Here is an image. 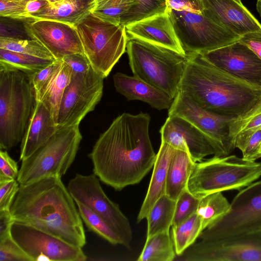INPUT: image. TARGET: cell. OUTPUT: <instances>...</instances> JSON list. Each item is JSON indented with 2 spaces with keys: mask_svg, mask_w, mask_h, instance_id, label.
Masks as SVG:
<instances>
[{
  "mask_svg": "<svg viewBox=\"0 0 261 261\" xmlns=\"http://www.w3.org/2000/svg\"><path fill=\"white\" fill-rule=\"evenodd\" d=\"M147 113H124L101 134L88 156L93 173L114 189L140 182L153 167L156 155Z\"/></svg>",
  "mask_w": 261,
  "mask_h": 261,
  "instance_id": "cell-1",
  "label": "cell"
},
{
  "mask_svg": "<svg viewBox=\"0 0 261 261\" xmlns=\"http://www.w3.org/2000/svg\"><path fill=\"white\" fill-rule=\"evenodd\" d=\"M75 203L61 177L55 175L19 185L10 211L14 221L31 225L82 248L86 238Z\"/></svg>",
  "mask_w": 261,
  "mask_h": 261,
  "instance_id": "cell-2",
  "label": "cell"
},
{
  "mask_svg": "<svg viewBox=\"0 0 261 261\" xmlns=\"http://www.w3.org/2000/svg\"><path fill=\"white\" fill-rule=\"evenodd\" d=\"M179 91L211 112L236 118L261 100V88L228 74L199 53L187 54Z\"/></svg>",
  "mask_w": 261,
  "mask_h": 261,
  "instance_id": "cell-3",
  "label": "cell"
},
{
  "mask_svg": "<svg viewBox=\"0 0 261 261\" xmlns=\"http://www.w3.org/2000/svg\"><path fill=\"white\" fill-rule=\"evenodd\" d=\"M30 75L0 62V148L11 150L23 138L36 104Z\"/></svg>",
  "mask_w": 261,
  "mask_h": 261,
  "instance_id": "cell-4",
  "label": "cell"
},
{
  "mask_svg": "<svg viewBox=\"0 0 261 261\" xmlns=\"http://www.w3.org/2000/svg\"><path fill=\"white\" fill-rule=\"evenodd\" d=\"M126 51L134 76L172 99L175 97L186 67L187 54L137 39L127 40Z\"/></svg>",
  "mask_w": 261,
  "mask_h": 261,
  "instance_id": "cell-5",
  "label": "cell"
},
{
  "mask_svg": "<svg viewBox=\"0 0 261 261\" xmlns=\"http://www.w3.org/2000/svg\"><path fill=\"white\" fill-rule=\"evenodd\" d=\"M261 176V163L247 161L236 155L213 158L195 164L187 190L201 198L213 193L240 190Z\"/></svg>",
  "mask_w": 261,
  "mask_h": 261,
  "instance_id": "cell-6",
  "label": "cell"
},
{
  "mask_svg": "<svg viewBox=\"0 0 261 261\" xmlns=\"http://www.w3.org/2000/svg\"><path fill=\"white\" fill-rule=\"evenodd\" d=\"M82 139L79 125L59 128L44 144L21 161L17 177L19 185L51 176L62 177L73 163Z\"/></svg>",
  "mask_w": 261,
  "mask_h": 261,
  "instance_id": "cell-7",
  "label": "cell"
},
{
  "mask_svg": "<svg viewBox=\"0 0 261 261\" xmlns=\"http://www.w3.org/2000/svg\"><path fill=\"white\" fill-rule=\"evenodd\" d=\"M75 28L91 67L106 78L126 49L125 25L90 13Z\"/></svg>",
  "mask_w": 261,
  "mask_h": 261,
  "instance_id": "cell-8",
  "label": "cell"
},
{
  "mask_svg": "<svg viewBox=\"0 0 261 261\" xmlns=\"http://www.w3.org/2000/svg\"><path fill=\"white\" fill-rule=\"evenodd\" d=\"M169 8L175 31L186 54H202L239 41V36L203 13Z\"/></svg>",
  "mask_w": 261,
  "mask_h": 261,
  "instance_id": "cell-9",
  "label": "cell"
},
{
  "mask_svg": "<svg viewBox=\"0 0 261 261\" xmlns=\"http://www.w3.org/2000/svg\"><path fill=\"white\" fill-rule=\"evenodd\" d=\"M261 229V180L242 189L230 203L228 212L203 230L200 240H217Z\"/></svg>",
  "mask_w": 261,
  "mask_h": 261,
  "instance_id": "cell-10",
  "label": "cell"
},
{
  "mask_svg": "<svg viewBox=\"0 0 261 261\" xmlns=\"http://www.w3.org/2000/svg\"><path fill=\"white\" fill-rule=\"evenodd\" d=\"M67 188L75 201L85 204L102 218L119 236L122 245L129 247L133 238L129 221L106 194L96 175L76 173Z\"/></svg>",
  "mask_w": 261,
  "mask_h": 261,
  "instance_id": "cell-11",
  "label": "cell"
},
{
  "mask_svg": "<svg viewBox=\"0 0 261 261\" xmlns=\"http://www.w3.org/2000/svg\"><path fill=\"white\" fill-rule=\"evenodd\" d=\"M186 261H261V229L194 243L179 256Z\"/></svg>",
  "mask_w": 261,
  "mask_h": 261,
  "instance_id": "cell-12",
  "label": "cell"
},
{
  "mask_svg": "<svg viewBox=\"0 0 261 261\" xmlns=\"http://www.w3.org/2000/svg\"><path fill=\"white\" fill-rule=\"evenodd\" d=\"M103 79L92 67L86 73H72L64 91L57 119L58 128L79 125L93 111L103 94Z\"/></svg>",
  "mask_w": 261,
  "mask_h": 261,
  "instance_id": "cell-13",
  "label": "cell"
},
{
  "mask_svg": "<svg viewBox=\"0 0 261 261\" xmlns=\"http://www.w3.org/2000/svg\"><path fill=\"white\" fill-rule=\"evenodd\" d=\"M12 239L33 261H85L82 248L31 225L14 221L10 228Z\"/></svg>",
  "mask_w": 261,
  "mask_h": 261,
  "instance_id": "cell-14",
  "label": "cell"
},
{
  "mask_svg": "<svg viewBox=\"0 0 261 261\" xmlns=\"http://www.w3.org/2000/svg\"><path fill=\"white\" fill-rule=\"evenodd\" d=\"M171 116L184 118L210 138L218 156L229 155L235 148L229 136V124L233 118L207 111L181 92L178 91L168 109V116Z\"/></svg>",
  "mask_w": 261,
  "mask_h": 261,
  "instance_id": "cell-15",
  "label": "cell"
},
{
  "mask_svg": "<svg viewBox=\"0 0 261 261\" xmlns=\"http://www.w3.org/2000/svg\"><path fill=\"white\" fill-rule=\"evenodd\" d=\"M201 54L231 76L261 88V60L240 41Z\"/></svg>",
  "mask_w": 261,
  "mask_h": 261,
  "instance_id": "cell-16",
  "label": "cell"
},
{
  "mask_svg": "<svg viewBox=\"0 0 261 261\" xmlns=\"http://www.w3.org/2000/svg\"><path fill=\"white\" fill-rule=\"evenodd\" d=\"M160 133L161 141L176 149L187 151L196 163L210 155L218 156V149L213 140L184 118L168 116Z\"/></svg>",
  "mask_w": 261,
  "mask_h": 261,
  "instance_id": "cell-17",
  "label": "cell"
},
{
  "mask_svg": "<svg viewBox=\"0 0 261 261\" xmlns=\"http://www.w3.org/2000/svg\"><path fill=\"white\" fill-rule=\"evenodd\" d=\"M23 26L28 36L40 42L57 60L70 54H84L74 27L49 20H26Z\"/></svg>",
  "mask_w": 261,
  "mask_h": 261,
  "instance_id": "cell-18",
  "label": "cell"
},
{
  "mask_svg": "<svg viewBox=\"0 0 261 261\" xmlns=\"http://www.w3.org/2000/svg\"><path fill=\"white\" fill-rule=\"evenodd\" d=\"M125 28L127 40L137 39L187 55L176 35L167 5L159 12L128 24Z\"/></svg>",
  "mask_w": 261,
  "mask_h": 261,
  "instance_id": "cell-19",
  "label": "cell"
},
{
  "mask_svg": "<svg viewBox=\"0 0 261 261\" xmlns=\"http://www.w3.org/2000/svg\"><path fill=\"white\" fill-rule=\"evenodd\" d=\"M202 13L240 37L260 31L261 24L236 0H201Z\"/></svg>",
  "mask_w": 261,
  "mask_h": 261,
  "instance_id": "cell-20",
  "label": "cell"
},
{
  "mask_svg": "<svg viewBox=\"0 0 261 261\" xmlns=\"http://www.w3.org/2000/svg\"><path fill=\"white\" fill-rule=\"evenodd\" d=\"M59 129L49 111L41 101L36 102L21 142L19 159L22 161L44 144Z\"/></svg>",
  "mask_w": 261,
  "mask_h": 261,
  "instance_id": "cell-21",
  "label": "cell"
},
{
  "mask_svg": "<svg viewBox=\"0 0 261 261\" xmlns=\"http://www.w3.org/2000/svg\"><path fill=\"white\" fill-rule=\"evenodd\" d=\"M116 91L128 100H139L159 110L169 109L174 99L135 76L117 72L113 75Z\"/></svg>",
  "mask_w": 261,
  "mask_h": 261,
  "instance_id": "cell-22",
  "label": "cell"
},
{
  "mask_svg": "<svg viewBox=\"0 0 261 261\" xmlns=\"http://www.w3.org/2000/svg\"><path fill=\"white\" fill-rule=\"evenodd\" d=\"M94 0H61L48 3L41 11L28 20H49L75 27L91 13Z\"/></svg>",
  "mask_w": 261,
  "mask_h": 261,
  "instance_id": "cell-23",
  "label": "cell"
},
{
  "mask_svg": "<svg viewBox=\"0 0 261 261\" xmlns=\"http://www.w3.org/2000/svg\"><path fill=\"white\" fill-rule=\"evenodd\" d=\"M174 149L175 148L168 143L161 141L147 194L137 216L138 223L146 218L156 201L166 194L167 170Z\"/></svg>",
  "mask_w": 261,
  "mask_h": 261,
  "instance_id": "cell-24",
  "label": "cell"
},
{
  "mask_svg": "<svg viewBox=\"0 0 261 261\" xmlns=\"http://www.w3.org/2000/svg\"><path fill=\"white\" fill-rule=\"evenodd\" d=\"M195 164L187 151L175 148L167 170L166 195L168 197L176 201L187 188Z\"/></svg>",
  "mask_w": 261,
  "mask_h": 261,
  "instance_id": "cell-25",
  "label": "cell"
},
{
  "mask_svg": "<svg viewBox=\"0 0 261 261\" xmlns=\"http://www.w3.org/2000/svg\"><path fill=\"white\" fill-rule=\"evenodd\" d=\"M260 128L261 100L246 113L231 119L229 136L234 147L241 151L251 135Z\"/></svg>",
  "mask_w": 261,
  "mask_h": 261,
  "instance_id": "cell-26",
  "label": "cell"
},
{
  "mask_svg": "<svg viewBox=\"0 0 261 261\" xmlns=\"http://www.w3.org/2000/svg\"><path fill=\"white\" fill-rule=\"evenodd\" d=\"M176 202L166 194L156 201L146 218L147 221L146 238L169 231L172 224Z\"/></svg>",
  "mask_w": 261,
  "mask_h": 261,
  "instance_id": "cell-27",
  "label": "cell"
},
{
  "mask_svg": "<svg viewBox=\"0 0 261 261\" xmlns=\"http://www.w3.org/2000/svg\"><path fill=\"white\" fill-rule=\"evenodd\" d=\"M71 74V68L62 61L60 70L45 91L41 100L50 113L56 124L62 99L65 89L70 82Z\"/></svg>",
  "mask_w": 261,
  "mask_h": 261,
  "instance_id": "cell-28",
  "label": "cell"
},
{
  "mask_svg": "<svg viewBox=\"0 0 261 261\" xmlns=\"http://www.w3.org/2000/svg\"><path fill=\"white\" fill-rule=\"evenodd\" d=\"M175 251L169 231L157 233L146 240L138 261H172Z\"/></svg>",
  "mask_w": 261,
  "mask_h": 261,
  "instance_id": "cell-29",
  "label": "cell"
},
{
  "mask_svg": "<svg viewBox=\"0 0 261 261\" xmlns=\"http://www.w3.org/2000/svg\"><path fill=\"white\" fill-rule=\"evenodd\" d=\"M203 231L201 219L197 212L179 224L171 226V238L175 253L181 255L192 245Z\"/></svg>",
  "mask_w": 261,
  "mask_h": 261,
  "instance_id": "cell-30",
  "label": "cell"
},
{
  "mask_svg": "<svg viewBox=\"0 0 261 261\" xmlns=\"http://www.w3.org/2000/svg\"><path fill=\"white\" fill-rule=\"evenodd\" d=\"M230 206V203L220 192L209 194L200 198L197 213L201 219L202 230L226 215Z\"/></svg>",
  "mask_w": 261,
  "mask_h": 261,
  "instance_id": "cell-31",
  "label": "cell"
},
{
  "mask_svg": "<svg viewBox=\"0 0 261 261\" xmlns=\"http://www.w3.org/2000/svg\"><path fill=\"white\" fill-rule=\"evenodd\" d=\"M55 61L0 48V62L30 75L47 67Z\"/></svg>",
  "mask_w": 261,
  "mask_h": 261,
  "instance_id": "cell-32",
  "label": "cell"
},
{
  "mask_svg": "<svg viewBox=\"0 0 261 261\" xmlns=\"http://www.w3.org/2000/svg\"><path fill=\"white\" fill-rule=\"evenodd\" d=\"M75 202L80 216L89 230L94 232L112 245H122V241L119 236L102 218L82 203Z\"/></svg>",
  "mask_w": 261,
  "mask_h": 261,
  "instance_id": "cell-33",
  "label": "cell"
},
{
  "mask_svg": "<svg viewBox=\"0 0 261 261\" xmlns=\"http://www.w3.org/2000/svg\"><path fill=\"white\" fill-rule=\"evenodd\" d=\"M137 3V0H94L91 13L105 20L121 24L123 16Z\"/></svg>",
  "mask_w": 261,
  "mask_h": 261,
  "instance_id": "cell-34",
  "label": "cell"
},
{
  "mask_svg": "<svg viewBox=\"0 0 261 261\" xmlns=\"http://www.w3.org/2000/svg\"><path fill=\"white\" fill-rule=\"evenodd\" d=\"M0 48L32 56L57 60L43 45L34 39H21L11 37H0Z\"/></svg>",
  "mask_w": 261,
  "mask_h": 261,
  "instance_id": "cell-35",
  "label": "cell"
},
{
  "mask_svg": "<svg viewBox=\"0 0 261 261\" xmlns=\"http://www.w3.org/2000/svg\"><path fill=\"white\" fill-rule=\"evenodd\" d=\"M134 6L123 16L121 24H128L139 21L163 10L167 6L164 0H137Z\"/></svg>",
  "mask_w": 261,
  "mask_h": 261,
  "instance_id": "cell-36",
  "label": "cell"
},
{
  "mask_svg": "<svg viewBox=\"0 0 261 261\" xmlns=\"http://www.w3.org/2000/svg\"><path fill=\"white\" fill-rule=\"evenodd\" d=\"M62 60H56L47 67L30 75L36 97V101H41L42 96L60 70Z\"/></svg>",
  "mask_w": 261,
  "mask_h": 261,
  "instance_id": "cell-37",
  "label": "cell"
},
{
  "mask_svg": "<svg viewBox=\"0 0 261 261\" xmlns=\"http://www.w3.org/2000/svg\"><path fill=\"white\" fill-rule=\"evenodd\" d=\"M200 200L187 189L185 190L176 200L172 226L179 224L196 212Z\"/></svg>",
  "mask_w": 261,
  "mask_h": 261,
  "instance_id": "cell-38",
  "label": "cell"
},
{
  "mask_svg": "<svg viewBox=\"0 0 261 261\" xmlns=\"http://www.w3.org/2000/svg\"><path fill=\"white\" fill-rule=\"evenodd\" d=\"M0 261H33L11 235L0 240Z\"/></svg>",
  "mask_w": 261,
  "mask_h": 261,
  "instance_id": "cell-39",
  "label": "cell"
},
{
  "mask_svg": "<svg viewBox=\"0 0 261 261\" xmlns=\"http://www.w3.org/2000/svg\"><path fill=\"white\" fill-rule=\"evenodd\" d=\"M28 2L22 0H0V16L2 17L24 20Z\"/></svg>",
  "mask_w": 261,
  "mask_h": 261,
  "instance_id": "cell-40",
  "label": "cell"
},
{
  "mask_svg": "<svg viewBox=\"0 0 261 261\" xmlns=\"http://www.w3.org/2000/svg\"><path fill=\"white\" fill-rule=\"evenodd\" d=\"M19 184L17 179L0 180V211L10 210L19 190Z\"/></svg>",
  "mask_w": 261,
  "mask_h": 261,
  "instance_id": "cell-41",
  "label": "cell"
},
{
  "mask_svg": "<svg viewBox=\"0 0 261 261\" xmlns=\"http://www.w3.org/2000/svg\"><path fill=\"white\" fill-rule=\"evenodd\" d=\"M241 151L242 158L247 161H255L261 158V128L251 135Z\"/></svg>",
  "mask_w": 261,
  "mask_h": 261,
  "instance_id": "cell-42",
  "label": "cell"
},
{
  "mask_svg": "<svg viewBox=\"0 0 261 261\" xmlns=\"http://www.w3.org/2000/svg\"><path fill=\"white\" fill-rule=\"evenodd\" d=\"M19 170L17 162L12 159L7 150L0 151V180L17 179Z\"/></svg>",
  "mask_w": 261,
  "mask_h": 261,
  "instance_id": "cell-43",
  "label": "cell"
},
{
  "mask_svg": "<svg viewBox=\"0 0 261 261\" xmlns=\"http://www.w3.org/2000/svg\"><path fill=\"white\" fill-rule=\"evenodd\" d=\"M61 60L71 68L72 73H86L91 68L89 61L83 54L68 55Z\"/></svg>",
  "mask_w": 261,
  "mask_h": 261,
  "instance_id": "cell-44",
  "label": "cell"
},
{
  "mask_svg": "<svg viewBox=\"0 0 261 261\" xmlns=\"http://www.w3.org/2000/svg\"><path fill=\"white\" fill-rule=\"evenodd\" d=\"M171 9L187 10L197 13H202L201 0H164Z\"/></svg>",
  "mask_w": 261,
  "mask_h": 261,
  "instance_id": "cell-45",
  "label": "cell"
},
{
  "mask_svg": "<svg viewBox=\"0 0 261 261\" xmlns=\"http://www.w3.org/2000/svg\"><path fill=\"white\" fill-rule=\"evenodd\" d=\"M239 41L249 47L261 60V31L247 33Z\"/></svg>",
  "mask_w": 261,
  "mask_h": 261,
  "instance_id": "cell-46",
  "label": "cell"
},
{
  "mask_svg": "<svg viewBox=\"0 0 261 261\" xmlns=\"http://www.w3.org/2000/svg\"><path fill=\"white\" fill-rule=\"evenodd\" d=\"M13 222L10 210L0 211V240L10 236V228Z\"/></svg>",
  "mask_w": 261,
  "mask_h": 261,
  "instance_id": "cell-47",
  "label": "cell"
},
{
  "mask_svg": "<svg viewBox=\"0 0 261 261\" xmlns=\"http://www.w3.org/2000/svg\"><path fill=\"white\" fill-rule=\"evenodd\" d=\"M48 3V2L45 0H31L28 1L25 6L24 20H28L30 15L41 11Z\"/></svg>",
  "mask_w": 261,
  "mask_h": 261,
  "instance_id": "cell-48",
  "label": "cell"
},
{
  "mask_svg": "<svg viewBox=\"0 0 261 261\" xmlns=\"http://www.w3.org/2000/svg\"><path fill=\"white\" fill-rule=\"evenodd\" d=\"M256 9L261 17V0H258L256 3Z\"/></svg>",
  "mask_w": 261,
  "mask_h": 261,
  "instance_id": "cell-49",
  "label": "cell"
},
{
  "mask_svg": "<svg viewBox=\"0 0 261 261\" xmlns=\"http://www.w3.org/2000/svg\"><path fill=\"white\" fill-rule=\"evenodd\" d=\"M45 1H47L48 3H55V2L60 1L61 0H45Z\"/></svg>",
  "mask_w": 261,
  "mask_h": 261,
  "instance_id": "cell-50",
  "label": "cell"
},
{
  "mask_svg": "<svg viewBox=\"0 0 261 261\" xmlns=\"http://www.w3.org/2000/svg\"><path fill=\"white\" fill-rule=\"evenodd\" d=\"M236 1H237V2H239V3H242V2H241V0H236Z\"/></svg>",
  "mask_w": 261,
  "mask_h": 261,
  "instance_id": "cell-51",
  "label": "cell"
},
{
  "mask_svg": "<svg viewBox=\"0 0 261 261\" xmlns=\"http://www.w3.org/2000/svg\"><path fill=\"white\" fill-rule=\"evenodd\" d=\"M22 1H31V0H22Z\"/></svg>",
  "mask_w": 261,
  "mask_h": 261,
  "instance_id": "cell-52",
  "label": "cell"
}]
</instances>
